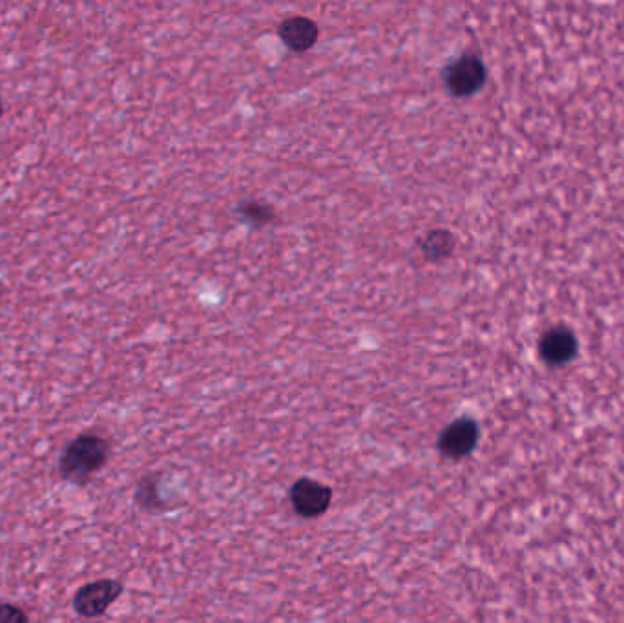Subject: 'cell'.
Listing matches in <instances>:
<instances>
[{"label":"cell","instance_id":"6da1fadb","mask_svg":"<svg viewBox=\"0 0 624 623\" xmlns=\"http://www.w3.org/2000/svg\"><path fill=\"white\" fill-rule=\"evenodd\" d=\"M110 457V444L97 433H83L64 448L59 459V474L75 485H86Z\"/></svg>","mask_w":624,"mask_h":623},{"label":"cell","instance_id":"7a4b0ae2","mask_svg":"<svg viewBox=\"0 0 624 623\" xmlns=\"http://www.w3.org/2000/svg\"><path fill=\"white\" fill-rule=\"evenodd\" d=\"M442 77L451 96L466 99L484 88L488 81V70L480 57L466 53L449 63Z\"/></svg>","mask_w":624,"mask_h":623},{"label":"cell","instance_id":"3957f363","mask_svg":"<svg viewBox=\"0 0 624 623\" xmlns=\"http://www.w3.org/2000/svg\"><path fill=\"white\" fill-rule=\"evenodd\" d=\"M480 441V426L473 417H458L453 423H449L440 435H438V452L460 461L466 459L477 450Z\"/></svg>","mask_w":624,"mask_h":623},{"label":"cell","instance_id":"277c9868","mask_svg":"<svg viewBox=\"0 0 624 623\" xmlns=\"http://www.w3.org/2000/svg\"><path fill=\"white\" fill-rule=\"evenodd\" d=\"M121 594H123L121 581L110 580V578L92 581V583H86L84 587L75 592L73 609L83 618H99L110 609V605Z\"/></svg>","mask_w":624,"mask_h":623},{"label":"cell","instance_id":"5b68a950","mask_svg":"<svg viewBox=\"0 0 624 623\" xmlns=\"http://www.w3.org/2000/svg\"><path fill=\"white\" fill-rule=\"evenodd\" d=\"M291 505L303 519L322 518L333 503V488L311 477H302L291 486Z\"/></svg>","mask_w":624,"mask_h":623},{"label":"cell","instance_id":"8992f818","mask_svg":"<svg viewBox=\"0 0 624 623\" xmlns=\"http://www.w3.org/2000/svg\"><path fill=\"white\" fill-rule=\"evenodd\" d=\"M579 353V340L572 329L555 326L548 329L539 340V357L544 364L561 368L572 362Z\"/></svg>","mask_w":624,"mask_h":623},{"label":"cell","instance_id":"52a82bcc","mask_svg":"<svg viewBox=\"0 0 624 623\" xmlns=\"http://www.w3.org/2000/svg\"><path fill=\"white\" fill-rule=\"evenodd\" d=\"M278 35L289 50L303 53L309 52L312 46L316 44L318 37H320V30H318L316 22L307 19V17H302V15H296V17H289V19L281 22Z\"/></svg>","mask_w":624,"mask_h":623},{"label":"cell","instance_id":"ba28073f","mask_svg":"<svg viewBox=\"0 0 624 623\" xmlns=\"http://www.w3.org/2000/svg\"><path fill=\"white\" fill-rule=\"evenodd\" d=\"M457 238L446 229H433L420 240V253L427 262H442L455 253Z\"/></svg>","mask_w":624,"mask_h":623},{"label":"cell","instance_id":"9c48e42d","mask_svg":"<svg viewBox=\"0 0 624 623\" xmlns=\"http://www.w3.org/2000/svg\"><path fill=\"white\" fill-rule=\"evenodd\" d=\"M136 501L139 507L145 508L148 512H156V510L165 508V503L159 496V476L157 474H148L137 483Z\"/></svg>","mask_w":624,"mask_h":623},{"label":"cell","instance_id":"30bf717a","mask_svg":"<svg viewBox=\"0 0 624 623\" xmlns=\"http://www.w3.org/2000/svg\"><path fill=\"white\" fill-rule=\"evenodd\" d=\"M238 211H240L241 218H243L245 222L252 223V225H256V227L269 225V223L274 222V218H276V212H274L271 205L261 203V201L258 200L241 201Z\"/></svg>","mask_w":624,"mask_h":623},{"label":"cell","instance_id":"8fae6325","mask_svg":"<svg viewBox=\"0 0 624 623\" xmlns=\"http://www.w3.org/2000/svg\"><path fill=\"white\" fill-rule=\"evenodd\" d=\"M0 623H30L24 609L13 603H0Z\"/></svg>","mask_w":624,"mask_h":623},{"label":"cell","instance_id":"7c38bea8","mask_svg":"<svg viewBox=\"0 0 624 623\" xmlns=\"http://www.w3.org/2000/svg\"><path fill=\"white\" fill-rule=\"evenodd\" d=\"M4 116V105H2V99H0V117Z\"/></svg>","mask_w":624,"mask_h":623}]
</instances>
